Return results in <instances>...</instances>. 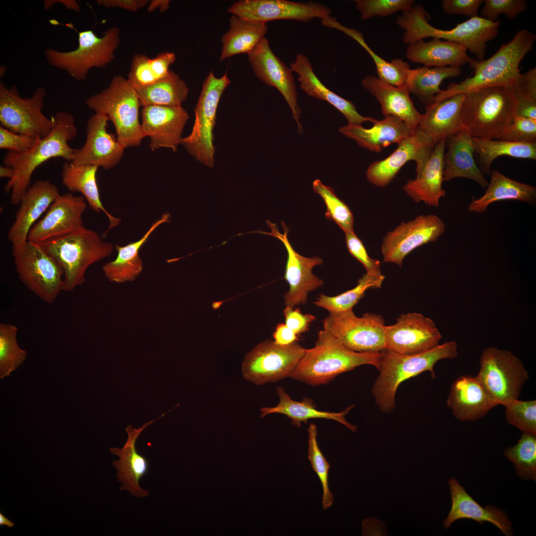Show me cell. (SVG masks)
<instances>
[{
  "label": "cell",
  "mask_w": 536,
  "mask_h": 536,
  "mask_svg": "<svg viewBox=\"0 0 536 536\" xmlns=\"http://www.w3.org/2000/svg\"><path fill=\"white\" fill-rule=\"evenodd\" d=\"M51 132L45 137L38 138L35 144L23 152L8 151L3 160V165L14 170L13 177L5 185L4 191L10 193V202L19 204L30 184L32 175L42 164L53 158L60 157L70 162L75 149L68 142L73 139L77 130L72 115L60 112L52 117Z\"/></svg>",
  "instance_id": "cell-1"
},
{
  "label": "cell",
  "mask_w": 536,
  "mask_h": 536,
  "mask_svg": "<svg viewBox=\"0 0 536 536\" xmlns=\"http://www.w3.org/2000/svg\"><path fill=\"white\" fill-rule=\"evenodd\" d=\"M536 40V35L529 30H519L512 40L502 45L492 56L486 60H477L472 67L473 76L460 83H451L435 96L433 102L489 86H503L517 91L522 76L520 64L532 50Z\"/></svg>",
  "instance_id": "cell-2"
},
{
  "label": "cell",
  "mask_w": 536,
  "mask_h": 536,
  "mask_svg": "<svg viewBox=\"0 0 536 536\" xmlns=\"http://www.w3.org/2000/svg\"><path fill=\"white\" fill-rule=\"evenodd\" d=\"M380 374L372 389L376 404L383 412L395 407L397 389L403 381L429 371L435 378L434 367L439 361L454 359L458 355L456 341L439 344L427 351L416 354H402L385 349L381 351Z\"/></svg>",
  "instance_id": "cell-3"
},
{
  "label": "cell",
  "mask_w": 536,
  "mask_h": 536,
  "mask_svg": "<svg viewBox=\"0 0 536 536\" xmlns=\"http://www.w3.org/2000/svg\"><path fill=\"white\" fill-rule=\"evenodd\" d=\"M381 356V352L352 351L323 330L318 334L315 346L306 349L290 378L312 386L324 385L361 365H371L378 370Z\"/></svg>",
  "instance_id": "cell-4"
},
{
  "label": "cell",
  "mask_w": 536,
  "mask_h": 536,
  "mask_svg": "<svg viewBox=\"0 0 536 536\" xmlns=\"http://www.w3.org/2000/svg\"><path fill=\"white\" fill-rule=\"evenodd\" d=\"M428 14L421 4L398 17L396 23L404 30V43L410 44L431 37L459 44L473 54L478 61L484 60L487 43L493 40L499 32L501 21L487 20L480 16L470 17L449 30L436 28L428 22Z\"/></svg>",
  "instance_id": "cell-5"
},
{
  "label": "cell",
  "mask_w": 536,
  "mask_h": 536,
  "mask_svg": "<svg viewBox=\"0 0 536 536\" xmlns=\"http://www.w3.org/2000/svg\"><path fill=\"white\" fill-rule=\"evenodd\" d=\"M464 94L463 128L473 137L498 139L516 116L513 90L506 86H493Z\"/></svg>",
  "instance_id": "cell-6"
},
{
  "label": "cell",
  "mask_w": 536,
  "mask_h": 536,
  "mask_svg": "<svg viewBox=\"0 0 536 536\" xmlns=\"http://www.w3.org/2000/svg\"><path fill=\"white\" fill-rule=\"evenodd\" d=\"M62 268L64 291L71 292L85 281L91 265L110 256L113 245L103 241L95 231L84 226L63 237L39 244Z\"/></svg>",
  "instance_id": "cell-7"
},
{
  "label": "cell",
  "mask_w": 536,
  "mask_h": 536,
  "mask_svg": "<svg viewBox=\"0 0 536 536\" xmlns=\"http://www.w3.org/2000/svg\"><path fill=\"white\" fill-rule=\"evenodd\" d=\"M85 103L95 113L107 117L125 148L140 144L143 138L139 120L141 105L135 89L127 79L114 76L108 87L88 98Z\"/></svg>",
  "instance_id": "cell-8"
},
{
  "label": "cell",
  "mask_w": 536,
  "mask_h": 536,
  "mask_svg": "<svg viewBox=\"0 0 536 536\" xmlns=\"http://www.w3.org/2000/svg\"><path fill=\"white\" fill-rule=\"evenodd\" d=\"M227 71L217 77L210 71L204 79L195 109V118L192 131L183 137L181 144L188 153L209 168L214 165L213 133L216 111L222 93L230 84Z\"/></svg>",
  "instance_id": "cell-9"
},
{
  "label": "cell",
  "mask_w": 536,
  "mask_h": 536,
  "mask_svg": "<svg viewBox=\"0 0 536 536\" xmlns=\"http://www.w3.org/2000/svg\"><path fill=\"white\" fill-rule=\"evenodd\" d=\"M120 43V30L116 26L107 30L102 37L91 30L78 32L77 48L68 52L46 50L45 58L52 66L66 71L77 80L86 79L93 67H103L111 63Z\"/></svg>",
  "instance_id": "cell-10"
},
{
  "label": "cell",
  "mask_w": 536,
  "mask_h": 536,
  "mask_svg": "<svg viewBox=\"0 0 536 536\" xmlns=\"http://www.w3.org/2000/svg\"><path fill=\"white\" fill-rule=\"evenodd\" d=\"M11 254L19 278L39 298L53 303L64 291V270L38 243L12 245Z\"/></svg>",
  "instance_id": "cell-11"
},
{
  "label": "cell",
  "mask_w": 536,
  "mask_h": 536,
  "mask_svg": "<svg viewBox=\"0 0 536 536\" xmlns=\"http://www.w3.org/2000/svg\"><path fill=\"white\" fill-rule=\"evenodd\" d=\"M476 378L497 405L518 399L529 378L522 361L509 351L489 346L479 359Z\"/></svg>",
  "instance_id": "cell-12"
},
{
  "label": "cell",
  "mask_w": 536,
  "mask_h": 536,
  "mask_svg": "<svg viewBox=\"0 0 536 536\" xmlns=\"http://www.w3.org/2000/svg\"><path fill=\"white\" fill-rule=\"evenodd\" d=\"M46 94L45 88H37L31 97H22L15 86L0 83V126L13 132L36 138L46 136L54 121L42 112Z\"/></svg>",
  "instance_id": "cell-13"
},
{
  "label": "cell",
  "mask_w": 536,
  "mask_h": 536,
  "mask_svg": "<svg viewBox=\"0 0 536 536\" xmlns=\"http://www.w3.org/2000/svg\"><path fill=\"white\" fill-rule=\"evenodd\" d=\"M323 330L347 348L358 352H379L386 348L385 321L366 313L357 317L352 310L332 313L323 322Z\"/></svg>",
  "instance_id": "cell-14"
},
{
  "label": "cell",
  "mask_w": 536,
  "mask_h": 536,
  "mask_svg": "<svg viewBox=\"0 0 536 536\" xmlns=\"http://www.w3.org/2000/svg\"><path fill=\"white\" fill-rule=\"evenodd\" d=\"M305 350L297 341L285 345L265 341L247 354L242 367L243 377L257 385L290 378Z\"/></svg>",
  "instance_id": "cell-15"
},
{
  "label": "cell",
  "mask_w": 536,
  "mask_h": 536,
  "mask_svg": "<svg viewBox=\"0 0 536 536\" xmlns=\"http://www.w3.org/2000/svg\"><path fill=\"white\" fill-rule=\"evenodd\" d=\"M445 229L443 221L433 214L401 222L383 238L381 250L384 262L401 267L407 255L418 247L436 241Z\"/></svg>",
  "instance_id": "cell-16"
},
{
  "label": "cell",
  "mask_w": 536,
  "mask_h": 536,
  "mask_svg": "<svg viewBox=\"0 0 536 536\" xmlns=\"http://www.w3.org/2000/svg\"><path fill=\"white\" fill-rule=\"evenodd\" d=\"M266 223L271 230L270 232L260 231L257 232L277 238L283 243L287 253L284 278L289 288L284 296L285 305L294 308L304 304L307 301L308 294L323 284V280L312 272V268L323 264V261L320 257H305L296 252L288 240L289 229L283 221L281 223L283 233L279 232L275 223L268 220Z\"/></svg>",
  "instance_id": "cell-17"
},
{
  "label": "cell",
  "mask_w": 536,
  "mask_h": 536,
  "mask_svg": "<svg viewBox=\"0 0 536 536\" xmlns=\"http://www.w3.org/2000/svg\"><path fill=\"white\" fill-rule=\"evenodd\" d=\"M228 12L241 18L266 23L275 20L288 19L308 22L315 18L326 19L332 10L315 2H295L286 0H241L234 2Z\"/></svg>",
  "instance_id": "cell-18"
},
{
  "label": "cell",
  "mask_w": 536,
  "mask_h": 536,
  "mask_svg": "<svg viewBox=\"0 0 536 536\" xmlns=\"http://www.w3.org/2000/svg\"><path fill=\"white\" fill-rule=\"evenodd\" d=\"M87 202L82 196L60 194L30 229L27 241L41 244L70 234L84 227Z\"/></svg>",
  "instance_id": "cell-19"
},
{
  "label": "cell",
  "mask_w": 536,
  "mask_h": 536,
  "mask_svg": "<svg viewBox=\"0 0 536 536\" xmlns=\"http://www.w3.org/2000/svg\"><path fill=\"white\" fill-rule=\"evenodd\" d=\"M385 336L386 349L402 354L429 350L442 338L432 319L415 312L401 314L395 324L385 326Z\"/></svg>",
  "instance_id": "cell-20"
},
{
  "label": "cell",
  "mask_w": 536,
  "mask_h": 536,
  "mask_svg": "<svg viewBox=\"0 0 536 536\" xmlns=\"http://www.w3.org/2000/svg\"><path fill=\"white\" fill-rule=\"evenodd\" d=\"M248 60L256 76L266 85L275 87L283 96L296 122L298 131L302 133L299 122L302 112L297 103V92L293 71L271 50L265 37L248 54Z\"/></svg>",
  "instance_id": "cell-21"
},
{
  "label": "cell",
  "mask_w": 536,
  "mask_h": 536,
  "mask_svg": "<svg viewBox=\"0 0 536 536\" xmlns=\"http://www.w3.org/2000/svg\"><path fill=\"white\" fill-rule=\"evenodd\" d=\"M436 144L417 128L401 140L397 149L386 158L374 162L367 169V180L373 185L384 187L395 178L408 161L416 162V172H419L431 155Z\"/></svg>",
  "instance_id": "cell-22"
},
{
  "label": "cell",
  "mask_w": 536,
  "mask_h": 536,
  "mask_svg": "<svg viewBox=\"0 0 536 536\" xmlns=\"http://www.w3.org/2000/svg\"><path fill=\"white\" fill-rule=\"evenodd\" d=\"M107 116L95 113L89 119L84 144L75 149L70 161L77 165H93L108 170L121 159L125 148L117 137L108 132Z\"/></svg>",
  "instance_id": "cell-23"
},
{
  "label": "cell",
  "mask_w": 536,
  "mask_h": 536,
  "mask_svg": "<svg viewBox=\"0 0 536 536\" xmlns=\"http://www.w3.org/2000/svg\"><path fill=\"white\" fill-rule=\"evenodd\" d=\"M188 119V114L182 106H143L140 123L142 136L150 137L149 147L152 151L167 148L175 152L181 144Z\"/></svg>",
  "instance_id": "cell-24"
},
{
  "label": "cell",
  "mask_w": 536,
  "mask_h": 536,
  "mask_svg": "<svg viewBox=\"0 0 536 536\" xmlns=\"http://www.w3.org/2000/svg\"><path fill=\"white\" fill-rule=\"evenodd\" d=\"M60 194L57 187L48 180H37L28 188L7 233V238L12 245L27 241L34 223Z\"/></svg>",
  "instance_id": "cell-25"
},
{
  "label": "cell",
  "mask_w": 536,
  "mask_h": 536,
  "mask_svg": "<svg viewBox=\"0 0 536 536\" xmlns=\"http://www.w3.org/2000/svg\"><path fill=\"white\" fill-rule=\"evenodd\" d=\"M165 414H163L157 418L144 423L137 429L128 425L126 428L128 438L122 448H111L110 451L118 456L119 460L114 461L113 465L118 473L117 480L122 484L120 490L129 491L132 495L137 497H145L149 492L142 489L139 486V481L148 470V462L147 459L139 454L135 449L136 441L142 432L148 425Z\"/></svg>",
  "instance_id": "cell-26"
},
{
  "label": "cell",
  "mask_w": 536,
  "mask_h": 536,
  "mask_svg": "<svg viewBox=\"0 0 536 536\" xmlns=\"http://www.w3.org/2000/svg\"><path fill=\"white\" fill-rule=\"evenodd\" d=\"M448 484L452 505L447 517L443 521L444 529H448L458 520L467 519L479 524L490 523L505 535H512L511 523L505 511L490 505L483 508L466 492L455 478H451Z\"/></svg>",
  "instance_id": "cell-27"
},
{
  "label": "cell",
  "mask_w": 536,
  "mask_h": 536,
  "mask_svg": "<svg viewBox=\"0 0 536 536\" xmlns=\"http://www.w3.org/2000/svg\"><path fill=\"white\" fill-rule=\"evenodd\" d=\"M453 415L461 421H474L497 406L476 377L462 375L453 383L447 400Z\"/></svg>",
  "instance_id": "cell-28"
},
{
  "label": "cell",
  "mask_w": 536,
  "mask_h": 536,
  "mask_svg": "<svg viewBox=\"0 0 536 536\" xmlns=\"http://www.w3.org/2000/svg\"><path fill=\"white\" fill-rule=\"evenodd\" d=\"M446 141L442 139L436 143L423 168L416 173L415 179L408 180L403 186V190L414 202L422 201L429 206L437 207L440 199L445 196L442 183Z\"/></svg>",
  "instance_id": "cell-29"
},
{
  "label": "cell",
  "mask_w": 536,
  "mask_h": 536,
  "mask_svg": "<svg viewBox=\"0 0 536 536\" xmlns=\"http://www.w3.org/2000/svg\"><path fill=\"white\" fill-rule=\"evenodd\" d=\"M416 129L396 117L386 116L383 120H377L370 129L348 124L340 128L339 132L355 140L360 146L380 152L392 144H398Z\"/></svg>",
  "instance_id": "cell-30"
},
{
  "label": "cell",
  "mask_w": 536,
  "mask_h": 536,
  "mask_svg": "<svg viewBox=\"0 0 536 536\" xmlns=\"http://www.w3.org/2000/svg\"><path fill=\"white\" fill-rule=\"evenodd\" d=\"M290 68L298 74L300 86L307 95L329 103L345 116L348 124L361 125L364 122L374 123L377 120L361 115L352 102L338 96L324 85L314 73L309 59L304 54L296 56Z\"/></svg>",
  "instance_id": "cell-31"
},
{
  "label": "cell",
  "mask_w": 536,
  "mask_h": 536,
  "mask_svg": "<svg viewBox=\"0 0 536 536\" xmlns=\"http://www.w3.org/2000/svg\"><path fill=\"white\" fill-rule=\"evenodd\" d=\"M361 84L380 103L384 116L396 117L413 128H417L422 114L415 107L406 85L395 86L372 75L365 77Z\"/></svg>",
  "instance_id": "cell-32"
},
{
  "label": "cell",
  "mask_w": 536,
  "mask_h": 536,
  "mask_svg": "<svg viewBox=\"0 0 536 536\" xmlns=\"http://www.w3.org/2000/svg\"><path fill=\"white\" fill-rule=\"evenodd\" d=\"M448 150L443 158L444 181L457 178L472 180L482 188H487L488 182L476 164L474 158L472 136L463 129L446 141Z\"/></svg>",
  "instance_id": "cell-33"
},
{
  "label": "cell",
  "mask_w": 536,
  "mask_h": 536,
  "mask_svg": "<svg viewBox=\"0 0 536 536\" xmlns=\"http://www.w3.org/2000/svg\"><path fill=\"white\" fill-rule=\"evenodd\" d=\"M467 49L457 43L432 38L429 41L420 40L408 44L406 56L412 62L427 67L464 66L468 64L471 68L477 61L467 53Z\"/></svg>",
  "instance_id": "cell-34"
},
{
  "label": "cell",
  "mask_w": 536,
  "mask_h": 536,
  "mask_svg": "<svg viewBox=\"0 0 536 536\" xmlns=\"http://www.w3.org/2000/svg\"><path fill=\"white\" fill-rule=\"evenodd\" d=\"M464 97V94H459L425 106L417 128L436 144L456 134L463 129L461 115Z\"/></svg>",
  "instance_id": "cell-35"
},
{
  "label": "cell",
  "mask_w": 536,
  "mask_h": 536,
  "mask_svg": "<svg viewBox=\"0 0 536 536\" xmlns=\"http://www.w3.org/2000/svg\"><path fill=\"white\" fill-rule=\"evenodd\" d=\"M276 392L279 399L278 404L274 407H262L260 410L261 417L273 413L282 414L290 418L292 424L298 427L309 419H326L337 421L354 432L357 430V427L350 424L345 418L354 407L353 405L340 412L320 410L316 408L310 398H304L301 401L293 400L281 386L277 387Z\"/></svg>",
  "instance_id": "cell-36"
},
{
  "label": "cell",
  "mask_w": 536,
  "mask_h": 536,
  "mask_svg": "<svg viewBox=\"0 0 536 536\" xmlns=\"http://www.w3.org/2000/svg\"><path fill=\"white\" fill-rule=\"evenodd\" d=\"M98 167L93 165H77L67 161L61 172L63 185L70 193H80L89 206L95 211H103L107 216L109 225L104 236L112 228L118 226L121 219L111 215L104 207L100 200L96 175Z\"/></svg>",
  "instance_id": "cell-37"
},
{
  "label": "cell",
  "mask_w": 536,
  "mask_h": 536,
  "mask_svg": "<svg viewBox=\"0 0 536 536\" xmlns=\"http://www.w3.org/2000/svg\"><path fill=\"white\" fill-rule=\"evenodd\" d=\"M169 216L168 213H164L138 240L124 246L116 245V259L105 264L102 268L109 281L117 283L133 281L138 276L143 269L142 261L139 256L140 249L158 226L169 222Z\"/></svg>",
  "instance_id": "cell-38"
},
{
  "label": "cell",
  "mask_w": 536,
  "mask_h": 536,
  "mask_svg": "<svg viewBox=\"0 0 536 536\" xmlns=\"http://www.w3.org/2000/svg\"><path fill=\"white\" fill-rule=\"evenodd\" d=\"M510 200L534 203L536 188L511 179L495 169L491 172L490 180L484 194L472 201L468 209L470 212L482 213L493 202Z\"/></svg>",
  "instance_id": "cell-39"
},
{
  "label": "cell",
  "mask_w": 536,
  "mask_h": 536,
  "mask_svg": "<svg viewBox=\"0 0 536 536\" xmlns=\"http://www.w3.org/2000/svg\"><path fill=\"white\" fill-rule=\"evenodd\" d=\"M229 29L221 38L222 44L219 62L234 55L252 51L265 38L266 23L246 20L232 15Z\"/></svg>",
  "instance_id": "cell-40"
},
{
  "label": "cell",
  "mask_w": 536,
  "mask_h": 536,
  "mask_svg": "<svg viewBox=\"0 0 536 536\" xmlns=\"http://www.w3.org/2000/svg\"><path fill=\"white\" fill-rule=\"evenodd\" d=\"M327 27L337 29L348 35L358 42L371 56L376 66L378 77L392 85L402 87L406 85L410 71L409 65L401 59L388 62L376 54L367 44L362 34L352 28L341 25L333 17L321 20Z\"/></svg>",
  "instance_id": "cell-41"
},
{
  "label": "cell",
  "mask_w": 536,
  "mask_h": 536,
  "mask_svg": "<svg viewBox=\"0 0 536 536\" xmlns=\"http://www.w3.org/2000/svg\"><path fill=\"white\" fill-rule=\"evenodd\" d=\"M461 73L460 67L423 66L410 69L406 86L410 93L426 106L432 103L435 96L441 91L440 86L444 79L456 77Z\"/></svg>",
  "instance_id": "cell-42"
},
{
  "label": "cell",
  "mask_w": 536,
  "mask_h": 536,
  "mask_svg": "<svg viewBox=\"0 0 536 536\" xmlns=\"http://www.w3.org/2000/svg\"><path fill=\"white\" fill-rule=\"evenodd\" d=\"M474 154L478 157L481 171L489 174L493 161L500 156L536 159V142L519 143L501 139L472 137Z\"/></svg>",
  "instance_id": "cell-43"
},
{
  "label": "cell",
  "mask_w": 536,
  "mask_h": 536,
  "mask_svg": "<svg viewBox=\"0 0 536 536\" xmlns=\"http://www.w3.org/2000/svg\"><path fill=\"white\" fill-rule=\"evenodd\" d=\"M135 89L142 107L182 106L189 93L186 82L172 70L167 77L158 82Z\"/></svg>",
  "instance_id": "cell-44"
},
{
  "label": "cell",
  "mask_w": 536,
  "mask_h": 536,
  "mask_svg": "<svg viewBox=\"0 0 536 536\" xmlns=\"http://www.w3.org/2000/svg\"><path fill=\"white\" fill-rule=\"evenodd\" d=\"M175 60V54L170 52L161 53L153 58L143 54H135L133 58L127 79L134 88L152 84L170 74L171 70L169 67Z\"/></svg>",
  "instance_id": "cell-45"
},
{
  "label": "cell",
  "mask_w": 536,
  "mask_h": 536,
  "mask_svg": "<svg viewBox=\"0 0 536 536\" xmlns=\"http://www.w3.org/2000/svg\"><path fill=\"white\" fill-rule=\"evenodd\" d=\"M385 278L381 272H366L359 279L357 284L353 288L334 296L321 294L314 304L332 313L352 310L367 289L380 288Z\"/></svg>",
  "instance_id": "cell-46"
},
{
  "label": "cell",
  "mask_w": 536,
  "mask_h": 536,
  "mask_svg": "<svg viewBox=\"0 0 536 536\" xmlns=\"http://www.w3.org/2000/svg\"><path fill=\"white\" fill-rule=\"evenodd\" d=\"M505 456L512 462L519 477L536 480V436L523 432L518 443L504 451Z\"/></svg>",
  "instance_id": "cell-47"
},
{
  "label": "cell",
  "mask_w": 536,
  "mask_h": 536,
  "mask_svg": "<svg viewBox=\"0 0 536 536\" xmlns=\"http://www.w3.org/2000/svg\"><path fill=\"white\" fill-rule=\"evenodd\" d=\"M18 331L15 325L0 324V377L2 379L10 376L26 359L27 352L21 349L17 341Z\"/></svg>",
  "instance_id": "cell-48"
},
{
  "label": "cell",
  "mask_w": 536,
  "mask_h": 536,
  "mask_svg": "<svg viewBox=\"0 0 536 536\" xmlns=\"http://www.w3.org/2000/svg\"><path fill=\"white\" fill-rule=\"evenodd\" d=\"M315 193L320 195L327 207L326 218L335 222L344 232L353 231L354 217L349 207L338 198L334 190L320 180L313 182Z\"/></svg>",
  "instance_id": "cell-49"
},
{
  "label": "cell",
  "mask_w": 536,
  "mask_h": 536,
  "mask_svg": "<svg viewBox=\"0 0 536 536\" xmlns=\"http://www.w3.org/2000/svg\"><path fill=\"white\" fill-rule=\"evenodd\" d=\"M308 458L313 470L320 480L323 490L322 503L324 510L330 507L334 501L333 493L329 485V473L330 465L321 451L317 441V428L316 424L311 423L308 428Z\"/></svg>",
  "instance_id": "cell-50"
},
{
  "label": "cell",
  "mask_w": 536,
  "mask_h": 536,
  "mask_svg": "<svg viewBox=\"0 0 536 536\" xmlns=\"http://www.w3.org/2000/svg\"><path fill=\"white\" fill-rule=\"evenodd\" d=\"M505 418L523 432L536 435V401L513 400L506 404Z\"/></svg>",
  "instance_id": "cell-51"
},
{
  "label": "cell",
  "mask_w": 536,
  "mask_h": 536,
  "mask_svg": "<svg viewBox=\"0 0 536 536\" xmlns=\"http://www.w3.org/2000/svg\"><path fill=\"white\" fill-rule=\"evenodd\" d=\"M355 7L363 20L375 16L385 17L398 11H409L413 6V0H355Z\"/></svg>",
  "instance_id": "cell-52"
},
{
  "label": "cell",
  "mask_w": 536,
  "mask_h": 536,
  "mask_svg": "<svg viewBox=\"0 0 536 536\" xmlns=\"http://www.w3.org/2000/svg\"><path fill=\"white\" fill-rule=\"evenodd\" d=\"M480 11L481 17L492 22L504 14L510 20L514 19L528 8L525 0H485Z\"/></svg>",
  "instance_id": "cell-53"
},
{
  "label": "cell",
  "mask_w": 536,
  "mask_h": 536,
  "mask_svg": "<svg viewBox=\"0 0 536 536\" xmlns=\"http://www.w3.org/2000/svg\"><path fill=\"white\" fill-rule=\"evenodd\" d=\"M498 139L519 143L536 142V120L515 116Z\"/></svg>",
  "instance_id": "cell-54"
},
{
  "label": "cell",
  "mask_w": 536,
  "mask_h": 536,
  "mask_svg": "<svg viewBox=\"0 0 536 536\" xmlns=\"http://www.w3.org/2000/svg\"><path fill=\"white\" fill-rule=\"evenodd\" d=\"M345 240L349 253L362 264L366 272H381L380 261L368 255L362 241L353 231L345 232Z\"/></svg>",
  "instance_id": "cell-55"
},
{
  "label": "cell",
  "mask_w": 536,
  "mask_h": 536,
  "mask_svg": "<svg viewBox=\"0 0 536 536\" xmlns=\"http://www.w3.org/2000/svg\"><path fill=\"white\" fill-rule=\"evenodd\" d=\"M38 138L17 134L0 126V148L15 152H24L36 143Z\"/></svg>",
  "instance_id": "cell-56"
},
{
  "label": "cell",
  "mask_w": 536,
  "mask_h": 536,
  "mask_svg": "<svg viewBox=\"0 0 536 536\" xmlns=\"http://www.w3.org/2000/svg\"><path fill=\"white\" fill-rule=\"evenodd\" d=\"M285 324L297 335L309 330L311 324L316 320V317L310 314H302L298 308L293 309L286 306L283 310Z\"/></svg>",
  "instance_id": "cell-57"
},
{
  "label": "cell",
  "mask_w": 536,
  "mask_h": 536,
  "mask_svg": "<svg viewBox=\"0 0 536 536\" xmlns=\"http://www.w3.org/2000/svg\"><path fill=\"white\" fill-rule=\"evenodd\" d=\"M482 0H443L442 8L447 14L463 15L470 17L477 16Z\"/></svg>",
  "instance_id": "cell-58"
},
{
  "label": "cell",
  "mask_w": 536,
  "mask_h": 536,
  "mask_svg": "<svg viewBox=\"0 0 536 536\" xmlns=\"http://www.w3.org/2000/svg\"><path fill=\"white\" fill-rule=\"evenodd\" d=\"M514 93L516 100V116L536 120V100Z\"/></svg>",
  "instance_id": "cell-59"
},
{
  "label": "cell",
  "mask_w": 536,
  "mask_h": 536,
  "mask_svg": "<svg viewBox=\"0 0 536 536\" xmlns=\"http://www.w3.org/2000/svg\"><path fill=\"white\" fill-rule=\"evenodd\" d=\"M97 1L99 5L106 7H118L132 11H137L149 2L147 0H98Z\"/></svg>",
  "instance_id": "cell-60"
},
{
  "label": "cell",
  "mask_w": 536,
  "mask_h": 536,
  "mask_svg": "<svg viewBox=\"0 0 536 536\" xmlns=\"http://www.w3.org/2000/svg\"><path fill=\"white\" fill-rule=\"evenodd\" d=\"M273 336L274 341L281 345H288L298 340V335L283 323L277 325Z\"/></svg>",
  "instance_id": "cell-61"
},
{
  "label": "cell",
  "mask_w": 536,
  "mask_h": 536,
  "mask_svg": "<svg viewBox=\"0 0 536 536\" xmlns=\"http://www.w3.org/2000/svg\"><path fill=\"white\" fill-rule=\"evenodd\" d=\"M169 3L170 0H153L150 2L148 10L151 11L159 7L160 11L163 12L169 8Z\"/></svg>",
  "instance_id": "cell-62"
},
{
  "label": "cell",
  "mask_w": 536,
  "mask_h": 536,
  "mask_svg": "<svg viewBox=\"0 0 536 536\" xmlns=\"http://www.w3.org/2000/svg\"><path fill=\"white\" fill-rule=\"evenodd\" d=\"M14 175V169L4 165L0 166V177L1 178H7L11 179Z\"/></svg>",
  "instance_id": "cell-63"
},
{
  "label": "cell",
  "mask_w": 536,
  "mask_h": 536,
  "mask_svg": "<svg viewBox=\"0 0 536 536\" xmlns=\"http://www.w3.org/2000/svg\"><path fill=\"white\" fill-rule=\"evenodd\" d=\"M5 525L9 528L13 527L14 525V523L3 515L1 512L0 513V526Z\"/></svg>",
  "instance_id": "cell-64"
}]
</instances>
